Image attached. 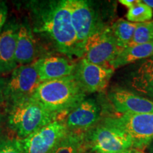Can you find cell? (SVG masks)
Returning <instances> with one entry per match:
<instances>
[{
    "mask_svg": "<svg viewBox=\"0 0 153 153\" xmlns=\"http://www.w3.org/2000/svg\"><path fill=\"white\" fill-rule=\"evenodd\" d=\"M104 119L129 135L133 149L144 152L153 140V113L116 114Z\"/></svg>",
    "mask_w": 153,
    "mask_h": 153,
    "instance_id": "cell-6",
    "label": "cell"
},
{
    "mask_svg": "<svg viewBox=\"0 0 153 153\" xmlns=\"http://www.w3.org/2000/svg\"><path fill=\"white\" fill-rule=\"evenodd\" d=\"M19 25L9 22L0 33V74L12 72L18 67L16 61Z\"/></svg>",
    "mask_w": 153,
    "mask_h": 153,
    "instance_id": "cell-14",
    "label": "cell"
},
{
    "mask_svg": "<svg viewBox=\"0 0 153 153\" xmlns=\"http://www.w3.org/2000/svg\"><path fill=\"white\" fill-rule=\"evenodd\" d=\"M38 55V45L35 34L28 24L19 26L17 33L16 61L18 66L31 64Z\"/></svg>",
    "mask_w": 153,
    "mask_h": 153,
    "instance_id": "cell-15",
    "label": "cell"
},
{
    "mask_svg": "<svg viewBox=\"0 0 153 153\" xmlns=\"http://www.w3.org/2000/svg\"><path fill=\"white\" fill-rule=\"evenodd\" d=\"M33 63L41 82L72 75L76 65L71 59L59 55H47Z\"/></svg>",
    "mask_w": 153,
    "mask_h": 153,
    "instance_id": "cell-13",
    "label": "cell"
},
{
    "mask_svg": "<svg viewBox=\"0 0 153 153\" xmlns=\"http://www.w3.org/2000/svg\"><path fill=\"white\" fill-rule=\"evenodd\" d=\"M72 23L76 37L78 58L83 57L88 40L105 26L99 19L91 4L85 0H69Z\"/></svg>",
    "mask_w": 153,
    "mask_h": 153,
    "instance_id": "cell-5",
    "label": "cell"
},
{
    "mask_svg": "<svg viewBox=\"0 0 153 153\" xmlns=\"http://www.w3.org/2000/svg\"><path fill=\"white\" fill-rule=\"evenodd\" d=\"M108 97L117 115L153 113L152 100L131 91L117 88L111 91Z\"/></svg>",
    "mask_w": 153,
    "mask_h": 153,
    "instance_id": "cell-12",
    "label": "cell"
},
{
    "mask_svg": "<svg viewBox=\"0 0 153 153\" xmlns=\"http://www.w3.org/2000/svg\"><path fill=\"white\" fill-rule=\"evenodd\" d=\"M143 2L148 5L152 9H153V0H144V1H143Z\"/></svg>",
    "mask_w": 153,
    "mask_h": 153,
    "instance_id": "cell-28",
    "label": "cell"
},
{
    "mask_svg": "<svg viewBox=\"0 0 153 153\" xmlns=\"http://www.w3.org/2000/svg\"><path fill=\"white\" fill-rule=\"evenodd\" d=\"M153 56V42L141 45L129 46L123 48L118 56L110 63L109 67L114 69L119 68L130 63L142 59L150 58Z\"/></svg>",
    "mask_w": 153,
    "mask_h": 153,
    "instance_id": "cell-17",
    "label": "cell"
},
{
    "mask_svg": "<svg viewBox=\"0 0 153 153\" xmlns=\"http://www.w3.org/2000/svg\"><path fill=\"white\" fill-rule=\"evenodd\" d=\"M123 49L114 38L110 26H105L88 40L82 58L93 64L109 67Z\"/></svg>",
    "mask_w": 153,
    "mask_h": 153,
    "instance_id": "cell-8",
    "label": "cell"
},
{
    "mask_svg": "<svg viewBox=\"0 0 153 153\" xmlns=\"http://www.w3.org/2000/svg\"><path fill=\"white\" fill-rule=\"evenodd\" d=\"M152 22H153V21H152Z\"/></svg>",
    "mask_w": 153,
    "mask_h": 153,
    "instance_id": "cell-30",
    "label": "cell"
},
{
    "mask_svg": "<svg viewBox=\"0 0 153 153\" xmlns=\"http://www.w3.org/2000/svg\"><path fill=\"white\" fill-rule=\"evenodd\" d=\"M8 16V7L5 1H0V33L4 27Z\"/></svg>",
    "mask_w": 153,
    "mask_h": 153,
    "instance_id": "cell-23",
    "label": "cell"
},
{
    "mask_svg": "<svg viewBox=\"0 0 153 153\" xmlns=\"http://www.w3.org/2000/svg\"><path fill=\"white\" fill-rule=\"evenodd\" d=\"M68 133L64 121L55 120L24 139H17L23 153H51Z\"/></svg>",
    "mask_w": 153,
    "mask_h": 153,
    "instance_id": "cell-9",
    "label": "cell"
},
{
    "mask_svg": "<svg viewBox=\"0 0 153 153\" xmlns=\"http://www.w3.org/2000/svg\"><path fill=\"white\" fill-rule=\"evenodd\" d=\"M33 33L55 52L77 57L76 37L69 0L30 1L27 4Z\"/></svg>",
    "mask_w": 153,
    "mask_h": 153,
    "instance_id": "cell-1",
    "label": "cell"
},
{
    "mask_svg": "<svg viewBox=\"0 0 153 153\" xmlns=\"http://www.w3.org/2000/svg\"><path fill=\"white\" fill-rule=\"evenodd\" d=\"M114 72V70L110 67L98 65L80 58L76 63L74 75L87 94L104 91Z\"/></svg>",
    "mask_w": 153,
    "mask_h": 153,
    "instance_id": "cell-11",
    "label": "cell"
},
{
    "mask_svg": "<svg viewBox=\"0 0 153 153\" xmlns=\"http://www.w3.org/2000/svg\"><path fill=\"white\" fill-rule=\"evenodd\" d=\"M2 121H3V116L2 114L0 113V131L1 129V125H2Z\"/></svg>",
    "mask_w": 153,
    "mask_h": 153,
    "instance_id": "cell-29",
    "label": "cell"
},
{
    "mask_svg": "<svg viewBox=\"0 0 153 153\" xmlns=\"http://www.w3.org/2000/svg\"><path fill=\"white\" fill-rule=\"evenodd\" d=\"M7 78L0 76V105L5 103L4 90L6 84H7Z\"/></svg>",
    "mask_w": 153,
    "mask_h": 153,
    "instance_id": "cell-24",
    "label": "cell"
},
{
    "mask_svg": "<svg viewBox=\"0 0 153 153\" xmlns=\"http://www.w3.org/2000/svg\"><path fill=\"white\" fill-rule=\"evenodd\" d=\"M111 153H145V152L141 150H136V149H130V150L123 151V152H111Z\"/></svg>",
    "mask_w": 153,
    "mask_h": 153,
    "instance_id": "cell-26",
    "label": "cell"
},
{
    "mask_svg": "<svg viewBox=\"0 0 153 153\" xmlns=\"http://www.w3.org/2000/svg\"><path fill=\"white\" fill-rule=\"evenodd\" d=\"M85 140L89 153L118 152L133 148L129 135L104 118L85 133Z\"/></svg>",
    "mask_w": 153,
    "mask_h": 153,
    "instance_id": "cell-4",
    "label": "cell"
},
{
    "mask_svg": "<svg viewBox=\"0 0 153 153\" xmlns=\"http://www.w3.org/2000/svg\"><path fill=\"white\" fill-rule=\"evenodd\" d=\"M55 120H57L56 114L31 98L8 107L7 124L18 139L26 138Z\"/></svg>",
    "mask_w": 153,
    "mask_h": 153,
    "instance_id": "cell-3",
    "label": "cell"
},
{
    "mask_svg": "<svg viewBox=\"0 0 153 153\" xmlns=\"http://www.w3.org/2000/svg\"><path fill=\"white\" fill-rule=\"evenodd\" d=\"M51 153H89L85 134L68 132Z\"/></svg>",
    "mask_w": 153,
    "mask_h": 153,
    "instance_id": "cell-18",
    "label": "cell"
},
{
    "mask_svg": "<svg viewBox=\"0 0 153 153\" xmlns=\"http://www.w3.org/2000/svg\"><path fill=\"white\" fill-rule=\"evenodd\" d=\"M136 25V23H132L128 20L120 19L110 26L113 35L119 46L122 48H126L129 45Z\"/></svg>",
    "mask_w": 153,
    "mask_h": 153,
    "instance_id": "cell-19",
    "label": "cell"
},
{
    "mask_svg": "<svg viewBox=\"0 0 153 153\" xmlns=\"http://www.w3.org/2000/svg\"><path fill=\"white\" fill-rule=\"evenodd\" d=\"M137 2H138V0H120L119 1V3L128 8V9L133 7Z\"/></svg>",
    "mask_w": 153,
    "mask_h": 153,
    "instance_id": "cell-25",
    "label": "cell"
},
{
    "mask_svg": "<svg viewBox=\"0 0 153 153\" xmlns=\"http://www.w3.org/2000/svg\"><path fill=\"white\" fill-rule=\"evenodd\" d=\"M0 153H23L18 140L3 137L0 139Z\"/></svg>",
    "mask_w": 153,
    "mask_h": 153,
    "instance_id": "cell-22",
    "label": "cell"
},
{
    "mask_svg": "<svg viewBox=\"0 0 153 153\" xmlns=\"http://www.w3.org/2000/svg\"><path fill=\"white\" fill-rule=\"evenodd\" d=\"M102 112L97 99H85L69 112L64 123L70 133L85 134L101 121Z\"/></svg>",
    "mask_w": 153,
    "mask_h": 153,
    "instance_id": "cell-10",
    "label": "cell"
},
{
    "mask_svg": "<svg viewBox=\"0 0 153 153\" xmlns=\"http://www.w3.org/2000/svg\"><path fill=\"white\" fill-rule=\"evenodd\" d=\"M153 42V22L137 23L129 46Z\"/></svg>",
    "mask_w": 153,
    "mask_h": 153,
    "instance_id": "cell-20",
    "label": "cell"
},
{
    "mask_svg": "<svg viewBox=\"0 0 153 153\" xmlns=\"http://www.w3.org/2000/svg\"><path fill=\"white\" fill-rule=\"evenodd\" d=\"M84 91L73 74L42 82L31 99L48 111L56 114L57 120L64 121L67 115L85 99Z\"/></svg>",
    "mask_w": 153,
    "mask_h": 153,
    "instance_id": "cell-2",
    "label": "cell"
},
{
    "mask_svg": "<svg viewBox=\"0 0 153 153\" xmlns=\"http://www.w3.org/2000/svg\"><path fill=\"white\" fill-rule=\"evenodd\" d=\"M152 16V9L143 3V1H138V2L128 9L126 14V19L128 22L136 24L150 22Z\"/></svg>",
    "mask_w": 153,
    "mask_h": 153,
    "instance_id": "cell-21",
    "label": "cell"
},
{
    "mask_svg": "<svg viewBox=\"0 0 153 153\" xmlns=\"http://www.w3.org/2000/svg\"><path fill=\"white\" fill-rule=\"evenodd\" d=\"M145 150L147 151V153H153V140L148 145V148L145 149Z\"/></svg>",
    "mask_w": 153,
    "mask_h": 153,
    "instance_id": "cell-27",
    "label": "cell"
},
{
    "mask_svg": "<svg viewBox=\"0 0 153 153\" xmlns=\"http://www.w3.org/2000/svg\"><path fill=\"white\" fill-rule=\"evenodd\" d=\"M41 83L33 63L16 67L7 80L5 103L9 107L30 99Z\"/></svg>",
    "mask_w": 153,
    "mask_h": 153,
    "instance_id": "cell-7",
    "label": "cell"
},
{
    "mask_svg": "<svg viewBox=\"0 0 153 153\" xmlns=\"http://www.w3.org/2000/svg\"><path fill=\"white\" fill-rule=\"evenodd\" d=\"M132 87L153 101V56L139 67L131 80Z\"/></svg>",
    "mask_w": 153,
    "mask_h": 153,
    "instance_id": "cell-16",
    "label": "cell"
}]
</instances>
